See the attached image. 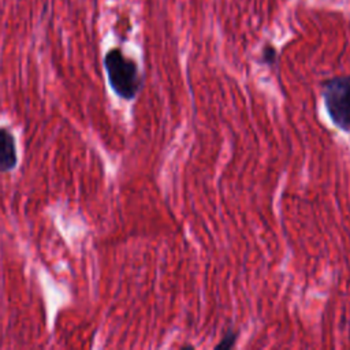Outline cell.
<instances>
[{
  "label": "cell",
  "instance_id": "4",
  "mask_svg": "<svg viewBox=\"0 0 350 350\" xmlns=\"http://www.w3.org/2000/svg\"><path fill=\"white\" fill-rule=\"evenodd\" d=\"M237 338H238V332L237 331L227 329V332L224 334L223 339L215 346V349H224V350L231 349V347H234V345L237 342Z\"/></svg>",
  "mask_w": 350,
  "mask_h": 350
},
{
  "label": "cell",
  "instance_id": "5",
  "mask_svg": "<svg viewBox=\"0 0 350 350\" xmlns=\"http://www.w3.org/2000/svg\"><path fill=\"white\" fill-rule=\"evenodd\" d=\"M262 62L267 64H273L276 62V51L272 46H267L262 51Z\"/></svg>",
  "mask_w": 350,
  "mask_h": 350
},
{
  "label": "cell",
  "instance_id": "1",
  "mask_svg": "<svg viewBox=\"0 0 350 350\" xmlns=\"http://www.w3.org/2000/svg\"><path fill=\"white\" fill-rule=\"evenodd\" d=\"M104 64L113 92L122 98H134L142 82L135 62L126 57L120 49L115 48L105 55Z\"/></svg>",
  "mask_w": 350,
  "mask_h": 350
},
{
  "label": "cell",
  "instance_id": "3",
  "mask_svg": "<svg viewBox=\"0 0 350 350\" xmlns=\"http://www.w3.org/2000/svg\"><path fill=\"white\" fill-rule=\"evenodd\" d=\"M16 146L12 134L0 127V172H7L12 170L16 164Z\"/></svg>",
  "mask_w": 350,
  "mask_h": 350
},
{
  "label": "cell",
  "instance_id": "2",
  "mask_svg": "<svg viewBox=\"0 0 350 350\" xmlns=\"http://www.w3.org/2000/svg\"><path fill=\"white\" fill-rule=\"evenodd\" d=\"M321 96L331 122L350 134V77H334L324 81Z\"/></svg>",
  "mask_w": 350,
  "mask_h": 350
}]
</instances>
